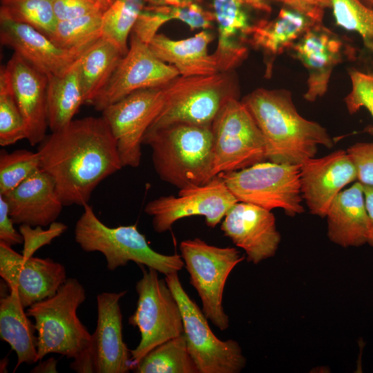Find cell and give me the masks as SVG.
<instances>
[{"instance_id": "484cf974", "label": "cell", "mask_w": 373, "mask_h": 373, "mask_svg": "<svg viewBox=\"0 0 373 373\" xmlns=\"http://www.w3.org/2000/svg\"><path fill=\"white\" fill-rule=\"evenodd\" d=\"M315 23L291 8H282L274 19L253 25L247 41L274 60L290 49Z\"/></svg>"}, {"instance_id": "ba28073f", "label": "cell", "mask_w": 373, "mask_h": 373, "mask_svg": "<svg viewBox=\"0 0 373 373\" xmlns=\"http://www.w3.org/2000/svg\"><path fill=\"white\" fill-rule=\"evenodd\" d=\"M300 168V164L264 161L218 175L239 202L270 211L282 209L286 215L292 217L305 211Z\"/></svg>"}, {"instance_id": "7402d4cb", "label": "cell", "mask_w": 373, "mask_h": 373, "mask_svg": "<svg viewBox=\"0 0 373 373\" xmlns=\"http://www.w3.org/2000/svg\"><path fill=\"white\" fill-rule=\"evenodd\" d=\"M213 14L218 26V40L213 54L220 72L231 71L247 55L243 45L252 25L247 6L258 10L269 8L262 0H212Z\"/></svg>"}, {"instance_id": "681fc988", "label": "cell", "mask_w": 373, "mask_h": 373, "mask_svg": "<svg viewBox=\"0 0 373 373\" xmlns=\"http://www.w3.org/2000/svg\"><path fill=\"white\" fill-rule=\"evenodd\" d=\"M102 3L108 8L113 2L114 0H99Z\"/></svg>"}, {"instance_id": "8d00e7d4", "label": "cell", "mask_w": 373, "mask_h": 373, "mask_svg": "<svg viewBox=\"0 0 373 373\" xmlns=\"http://www.w3.org/2000/svg\"><path fill=\"white\" fill-rule=\"evenodd\" d=\"M41 169L38 152L20 149L0 153V194L5 195Z\"/></svg>"}, {"instance_id": "7dc6e473", "label": "cell", "mask_w": 373, "mask_h": 373, "mask_svg": "<svg viewBox=\"0 0 373 373\" xmlns=\"http://www.w3.org/2000/svg\"><path fill=\"white\" fill-rule=\"evenodd\" d=\"M151 5H166L182 6L195 2V0H146V3Z\"/></svg>"}, {"instance_id": "836d02e7", "label": "cell", "mask_w": 373, "mask_h": 373, "mask_svg": "<svg viewBox=\"0 0 373 373\" xmlns=\"http://www.w3.org/2000/svg\"><path fill=\"white\" fill-rule=\"evenodd\" d=\"M0 18L28 24L48 38L58 21L53 0H1Z\"/></svg>"}, {"instance_id": "6da1fadb", "label": "cell", "mask_w": 373, "mask_h": 373, "mask_svg": "<svg viewBox=\"0 0 373 373\" xmlns=\"http://www.w3.org/2000/svg\"><path fill=\"white\" fill-rule=\"evenodd\" d=\"M41 169L54 180L64 206H84L106 178L120 170L116 140L104 118L73 119L39 144Z\"/></svg>"}, {"instance_id": "4fadbf2b", "label": "cell", "mask_w": 373, "mask_h": 373, "mask_svg": "<svg viewBox=\"0 0 373 373\" xmlns=\"http://www.w3.org/2000/svg\"><path fill=\"white\" fill-rule=\"evenodd\" d=\"M164 102L162 86L144 88L131 93L102 111L116 140L123 166L140 165L143 137Z\"/></svg>"}, {"instance_id": "8fae6325", "label": "cell", "mask_w": 373, "mask_h": 373, "mask_svg": "<svg viewBox=\"0 0 373 373\" xmlns=\"http://www.w3.org/2000/svg\"><path fill=\"white\" fill-rule=\"evenodd\" d=\"M165 280L180 305L183 334L199 373L241 372L246 358L238 342L222 341L213 334L202 310L184 289L178 272L166 275Z\"/></svg>"}, {"instance_id": "ffe728a7", "label": "cell", "mask_w": 373, "mask_h": 373, "mask_svg": "<svg viewBox=\"0 0 373 373\" xmlns=\"http://www.w3.org/2000/svg\"><path fill=\"white\" fill-rule=\"evenodd\" d=\"M0 41L47 76L64 73L86 51L61 48L35 28L4 18Z\"/></svg>"}, {"instance_id": "8992f818", "label": "cell", "mask_w": 373, "mask_h": 373, "mask_svg": "<svg viewBox=\"0 0 373 373\" xmlns=\"http://www.w3.org/2000/svg\"><path fill=\"white\" fill-rule=\"evenodd\" d=\"M85 300L83 285L70 278L53 296L28 308L26 313L34 318L37 329L39 360L51 353L74 359L88 347L91 334L77 314Z\"/></svg>"}, {"instance_id": "9c48e42d", "label": "cell", "mask_w": 373, "mask_h": 373, "mask_svg": "<svg viewBox=\"0 0 373 373\" xmlns=\"http://www.w3.org/2000/svg\"><path fill=\"white\" fill-rule=\"evenodd\" d=\"M180 251L203 313L220 330L227 329L229 319L222 306L224 289L229 275L245 257L235 247L211 245L199 238L182 241Z\"/></svg>"}, {"instance_id": "ab89813d", "label": "cell", "mask_w": 373, "mask_h": 373, "mask_svg": "<svg viewBox=\"0 0 373 373\" xmlns=\"http://www.w3.org/2000/svg\"><path fill=\"white\" fill-rule=\"evenodd\" d=\"M363 185L373 186V142H357L347 149Z\"/></svg>"}, {"instance_id": "d4e9b609", "label": "cell", "mask_w": 373, "mask_h": 373, "mask_svg": "<svg viewBox=\"0 0 373 373\" xmlns=\"http://www.w3.org/2000/svg\"><path fill=\"white\" fill-rule=\"evenodd\" d=\"M16 288L0 299V336L15 352L17 362L30 365L39 361L38 338L35 325L28 318Z\"/></svg>"}, {"instance_id": "44dd1931", "label": "cell", "mask_w": 373, "mask_h": 373, "mask_svg": "<svg viewBox=\"0 0 373 373\" xmlns=\"http://www.w3.org/2000/svg\"><path fill=\"white\" fill-rule=\"evenodd\" d=\"M2 195L13 222L19 225L49 226L56 221L64 206L54 180L42 169Z\"/></svg>"}, {"instance_id": "f1b7e54d", "label": "cell", "mask_w": 373, "mask_h": 373, "mask_svg": "<svg viewBox=\"0 0 373 373\" xmlns=\"http://www.w3.org/2000/svg\"><path fill=\"white\" fill-rule=\"evenodd\" d=\"M171 20L181 21L191 30H208L215 21L213 12L207 11L196 1L182 6L146 4L131 32L149 45L160 27Z\"/></svg>"}, {"instance_id": "3957f363", "label": "cell", "mask_w": 373, "mask_h": 373, "mask_svg": "<svg viewBox=\"0 0 373 373\" xmlns=\"http://www.w3.org/2000/svg\"><path fill=\"white\" fill-rule=\"evenodd\" d=\"M142 144L151 147L160 178L179 189L204 185L214 177L211 126L172 124L147 131Z\"/></svg>"}, {"instance_id": "4dcf8cb0", "label": "cell", "mask_w": 373, "mask_h": 373, "mask_svg": "<svg viewBox=\"0 0 373 373\" xmlns=\"http://www.w3.org/2000/svg\"><path fill=\"white\" fill-rule=\"evenodd\" d=\"M132 371L135 373H199L183 334L152 349Z\"/></svg>"}, {"instance_id": "e0dca14e", "label": "cell", "mask_w": 373, "mask_h": 373, "mask_svg": "<svg viewBox=\"0 0 373 373\" xmlns=\"http://www.w3.org/2000/svg\"><path fill=\"white\" fill-rule=\"evenodd\" d=\"M220 229L245 251L247 261L255 265L274 256L281 240L273 213L244 202H238L231 207Z\"/></svg>"}, {"instance_id": "4316f807", "label": "cell", "mask_w": 373, "mask_h": 373, "mask_svg": "<svg viewBox=\"0 0 373 373\" xmlns=\"http://www.w3.org/2000/svg\"><path fill=\"white\" fill-rule=\"evenodd\" d=\"M66 279L62 264L49 258L32 256L24 258L13 288H16L23 306L29 307L53 296Z\"/></svg>"}, {"instance_id": "bcb514c9", "label": "cell", "mask_w": 373, "mask_h": 373, "mask_svg": "<svg viewBox=\"0 0 373 373\" xmlns=\"http://www.w3.org/2000/svg\"><path fill=\"white\" fill-rule=\"evenodd\" d=\"M57 360L54 358H50L43 362H41L37 366L35 367L31 372H57Z\"/></svg>"}, {"instance_id": "f35d334b", "label": "cell", "mask_w": 373, "mask_h": 373, "mask_svg": "<svg viewBox=\"0 0 373 373\" xmlns=\"http://www.w3.org/2000/svg\"><path fill=\"white\" fill-rule=\"evenodd\" d=\"M41 226L32 227L28 224H20L19 231L23 237V247L22 255L28 259L41 247L50 245L56 238L60 236L67 229L66 224L60 222H52L47 229Z\"/></svg>"}, {"instance_id": "603a6c76", "label": "cell", "mask_w": 373, "mask_h": 373, "mask_svg": "<svg viewBox=\"0 0 373 373\" xmlns=\"http://www.w3.org/2000/svg\"><path fill=\"white\" fill-rule=\"evenodd\" d=\"M325 217L327 236L332 242L345 248L367 243L369 217L363 185L359 182L335 197Z\"/></svg>"}, {"instance_id": "f546056e", "label": "cell", "mask_w": 373, "mask_h": 373, "mask_svg": "<svg viewBox=\"0 0 373 373\" xmlns=\"http://www.w3.org/2000/svg\"><path fill=\"white\" fill-rule=\"evenodd\" d=\"M124 56L115 44L102 37L81 56L79 71L84 104L90 105Z\"/></svg>"}, {"instance_id": "c3c4849f", "label": "cell", "mask_w": 373, "mask_h": 373, "mask_svg": "<svg viewBox=\"0 0 373 373\" xmlns=\"http://www.w3.org/2000/svg\"><path fill=\"white\" fill-rule=\"evenodd\" d=\"M312 7L325 10L331 8L332 0H300Z\"/></svg>"}, {"instance_id": "2e32d148", "label": "cell", "mask_w": 373, "mask_h": 373, "mask_svg": "<svg viewBox=\"0 0 373 373\" xmlns=\"http://www.w3.org/2000/svg\"><path fill=\"white\" fill-rule=\"evenodd\" d=\"M126 291L97 296V320L88 347L93 372L126 373L132 370L130 350L123 340L119 301Z\"/></svg>"}, {"instance_id": "5b68a950", "label": "cell", "mask_w": 373, "mask_h": 373, "mask_svg": "<svg viewBox=\"0 0 373 373\" xmlns=\"http://www.w3.org/2000/svg\"><path fill=\"white\" fill-rule=\"evenodd\" d=\"M162 88V109L147 131L175 123L211 126L225 103L239 96L237 80L231 71L179 75Z\"/></svg>"}, {"instance_id": "7a4b0ae2", "label": "cell", "mask_w": 373, "mask_h": 373, "mask_svg": "<svg viewBox=\"0 0 373 373\" xmlns=\"http://www.w3.org/2000/svg\"><path fill=\"white\" fill-rule=\"evenodd\" d=\"M242 102L263 135L269 162L300 164L316 156L318 146L334 145L325 128L299 114L289 90L260 88Z\"/></svg>"}, {"instance_id": "d6a6232c", "label": "cell", "mask_w": 373, "mask_h": 373, "mask_svg": "<svg viewBox=\"0 0 373 373\" xmlns=\"http://www.w3.org/2000/svg\"><path fill=\"white\" fill-rule=\"evenodd\" d=\"M146 0H114L104 12L102 22V37L115 44L125 55L128 47V36Z\"/></svg>"}, {"instance_id": "f6af8a7d", "label": "cell", "mask_w": 373, "mask_h": 373, "mask_svg": "<svg viewBox=\"0 0 373 373\" xmlns=\"http://www.w3.org/2000/svg\"><path fill=\"white\" fill-rule=\"evenodd\" d=\"M363 188L365 207L369 217V233L367 244L373 247V186L363 185Z\"/></svg>"}, {"instance_id": "b9f144b4", "label": "cell", "mask_w": 373, "mask_h": 373, "mask_svg": "<svg viewBox=\"0 0 373 373\" xmlns=\"http://www.w3.org/2000/svg\"><path fill=\"white\" fill-rule=\"evenodd\" d=\"M23 260L22 254L17 253L10 245L0 241V276L9 289L15 287L18 272Z\"/></svg>"}, {"instance_id": "52a82bcc", "label": "cell", "mask_w": 373, "mask_h": 373, "mask_svg": "<svg viewBox=\"0 0 373 373\" xmlns=\"http://www.w3.org/2000/svg\"><path fill=\"white\" fill-rule=\"evenodd\" d=\"M140 267L142 276L135 285L137 306L128 318L140 333L139 344L130 350L132 370L152 349L184 331L180 305L165 278H160L155 269Z\"/></svg>"}, {"instance_id": "ac0fdd59", "label": "cell", "mask_w": 373, "mask_h": 373, "mask_svg": "<svg viewBox=\"0 0 373 373\" xmlns=\"http://www.w3.org/2000/svg\"><path fill=\"white\" fill-rule=\"evenodd\" d=\"M300 177L302 197L309 212L324 218L342 189L357 180V173L347 151L337 150L303 162Z\"/></svg>"}, {"instance_id": "d6986e66", "label": "cell", "mask_w": 373, "mask_h": 373, "mask_svg": "<svg viewBox=\"0 0 373 373\" xmlns=\"http://www.w3.org/2000/svg\"><path fill=\"white\" fill-rule=\"evenodd\" d=\"M6 68L24 120L26 139L32 146L39 144L48 127L47 75L15 52Z\"/></svg>"}, {"instance_id": "cb8c5ba5", "label": "cell", "mask_w": 373, "mask_h": 373, "mask_svg": "<svg viewBox=\"0 0 373 373\" xmlns=\"http://www.w3.org/2000/svg\"><path fill=\"white\" fill-rule=\"evenodd\" d=\"M213 39L212 32L208 30L180 40L157 34L149 46L157 57L174 66L180 75H207L220 72L213 55L208 52L209 44Z\"/></svg>"}, {"instance_id": "1f68e13d", "label": "cell", "mask_w": 373, "mask_h": 373, "mask_svg": "<svg viewBox=\"0 0 373 373\" xmlns=\"http://www.w3.org/2000/svg\"><path fill=\"white\" fill-rule=\"evenodd\" d=\"M104 12L58 21L49 38L57 46L73 50H86L102 37Z\"/></svg>"}, {"instance_id": "7c38bea8", "label": "cell", "mask_w": 373, "mask_h": 373, "mask_svg": "<svg viewBox=\"0 0 373 373\" xmlns=\"http://www.w3.org/2000/svg\"><path fill=\"white\" fill-rule=\"evenodd\" d=\"M239 202L220 175L204 185L179 190L178 196H161L149 202L145 213L152 217L157 233H164L180 219L204 216L208 227H216L231 207Z\"/></svg>"}, {"instance_id": "7bdbcfd3", "label": "cell", "mask_w": 373, "mask_h": 373, "mask_svg": "<svg viewBox=\"0 0 373 373\" xmlns=\"http://www.w3.org/2000/svg\"><path fill=\"white\" fill-rule=\"evenodd\" d=\"M14 224L7 202L0 194V241L10 246L23 242L21 234L15 229Z\"/></svg>"}, {"instance_id": "9a60e30c", "label": "cell", "mask_w": 373, "mask_h": 373, "mask_svg": "<svg viewBox=\"0 0 373 373\" xmlns=\"http://www.w3.org/2000/svg\"><path fill=\"white\" fill-rule=\"evenodd\" d=\"M308 73L303 97L309 102L327 92L333 70L345 60L356 57L354 48L323 23H315L290 48Z\"/></svg>"}, {"instance_id": "60d3db41", "label": "cell", "mask_w": 373, "mask_h": 373, "mask_svg": "<svg viewBox=\"0 0 373 373\" xmlns=\"http://www.w3.org/2000/svg\"><path fill=\"white\" fill-rule=\"evenodd\" d=\"M53 8L58 21L104 12L107 9L99 0H53Z\"/></svg>"}, {"instance_id": "277c9868", "label": "cell", "mask_w": 373, "mask_h": 373, "mask_svg": "<svg viewBox=\"0 0 373 373\" xmlns=\"http://www.w3.org/2000/svg\"><path fill=\"white\" fill-rule=\"evenodd\" d=\"M83 207L84 212L75 226V240L86 252L102 254L109 271L133 261L166 276L184 266L181 255H165L153 249L136 224L110 227L97 217L90 205Z\"/></svg>"}, {"instance_id": "83f0119b", "label": "cell", "mask_w": 373, "mask_h": 373, "mask_svg": "<svg viewBox=\"0 0 373 373\" xmlns=\"http://www.w3.org/2000/svg\"><path fill=\"white\" fill-rule=\"evenodd\" d=\"M79 58L64 73L47 76V115L51 132L68 125L84 104L79 71Z\"/></svg>"}, {"instance_id": "d590c367", "label": "cell", "mask_w": 373, "mask_h": 373, "mask_svg": "<svg viewBox=\"0 0 373 373\" xmlns=\"http://www.w3.org/2000/svg\"><path fill=\"white\" fill-rule=\"evenodd\" d=\"M331 8L337 26L358 34L373 53V8L361 0H332Z\"/></svg>"}, {"instance_id": "5bb4252c", "label": "cell", "mask_w": 373, "mask_h": 373, "mask_svg": "<svg viewBox=\"0 0 373 373\" xmlns=\"http://www.w3.org/2000/svg\"><path fill=\"white\" fill-rule=\"evenodd\" d=\"M179 75L174 66L160 59L148 44L131 33L127 53L90 105L102 111L134 91L163 86Z\"/></svg>"}, {"instance_id": "f907efd6", "label": "cell", "mask_w": 373, "mask_h": 373, "mask_svg": "<svg viewBox=\"0 0 373 373\" xmlns=\"http://www.w3.org/2000/svg\"><path fill=\"white\" fill-rule=\"evenodd\" d=\"M367 6L373 8V0H361Z\"/></svg>"}, {"instance_id": "e575fe53", "label": "cell", "mask_w": 373, "mask_h": 373, "mask_svg": "<svg viewBox=\"0 0 373 373\" xmlns=\"http://www.w3.org/2000/svg\"><path fill=\"white\" fill-rule=\"evenodd\" d=\"M26 139L24 120L16 101L6 66L0 69V144L6 146Z\"/></svg>"}, {"instance_id": "ee69618b", "label": "cell", "mask_w": 373, "mask_h": 373, "mask_svg": "<svg viewBox=\"0 0 373 373\" xmlns=\"http://www.w3.org/2000/svg\"><path fill=\"white\" fill-rule=\"evenodd\" d=\"M283 3L289 8L305 15L316 23L323 22L324 10L312 7L300 0H271Z\"/></svg>"}, {"instance_id": "74e56055", "label": "cell", "mask_w": 373, "mask_h": 373, "mask_svg": "<svg viewBox=\"0 0 373 373\" xmlns=\"http://www.w3.org/2000/svg\"><path fill=\"white\" fill-rule=\"evenodd\" d=\"M349 75L351 90L344 99L348 113L355 114L364 107L373 117V73L353 68ZM366 131L373 135V126H369Z\"/></svg>"}, {"instance_id": "30bf717a", "label": "cell", "mask_w": 373, "mask_h": 373, "mask_svg": "<svg viewBox=\"0 0 373 373\" xmlns=\"http://www.w3.org/2000/svg\"><path fill=\"white\" fill-rule=\"evenodd\" d=\"M213 175L239 171L266 160L263 135L238 98L229 99L211 124Z\"/></svg>"}]
</instances>
